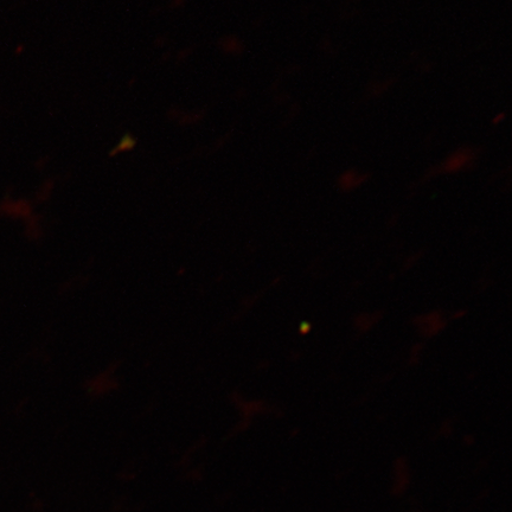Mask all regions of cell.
<instances>
[{
    "label": "cell",
    "instance_id": "1",
    "mask_svg": "<svg viewBox=\"0 0 512 512\" xmlns=\"http://www.w3.org/2000/svg\"><path fill=\"white\" fill-rule=\"evenodd\" d=\"M472 159L469 151H459L446 160L445 170L448 172L458 171Z\"/></svg>",
    "mask_w": 512,
    "mask_h": 512
}]
</instances>
